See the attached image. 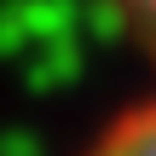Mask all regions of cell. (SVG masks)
<instances>
[{"mask_svg":"<svg viewBox=\"0 0 156 156\" xmlns=\"http://www.w3.org/2000/svg\"><path fill=\"white\" fill-rule=\"evenodd\" d=\"M116 6L127 12V23H133V29L156 46V0H116Z\"/></svg>","mask_w":156,"mask_h":156,"instance_id":"2","label":"cell"},{"mask_svg":"<svg viewBox=\"0 0 156 156\" xmlns=\"http://www.w3.org/2000/svg\"><path fill=\"white\" fill-rule=\"evenodd\" d=\"M81 156H156V93L127 104Z\"/></svg>","mask_w":156,"mask_h":156,"instance_id":"1","label":"cell"}]
</instances>
